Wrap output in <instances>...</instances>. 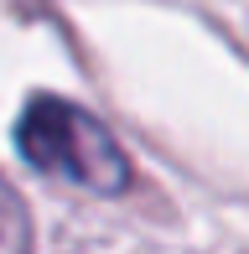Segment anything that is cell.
<instances>
[{
	"label": "cell",
	"instance_id": "obj_1",
	"mask_svg": "<svg viewBox=\"0 0 249 254\" xmlns=\"http://www.w3.org/2000/svg\"><path fill=\"white\" fill-rule=\"evenodd\" d=\"M16 151L37 171L62 177L83 192H99V197H120L135 182V166L124 156V145L109 135V125L99 114H88L83 104L58 94L26 99V109L16 120Z\"/></svg>",
	"mask_w": 249,
	"mask_h": 254
},
{
	"label": "cell",
	"instance_id": "obj_2",
	"mask_svg": "<svg viewBox=\"0 0 249 254\" xmlns=\"http://www.w3.org/2000/svg\"><path fill=\"white\" fill-rule=\"evenodd\" d=\"M31 213L21 202V192L0 177V254H31Z\"/></svg>",
	"mask_w": 249,
	"mask_h": 254
}]
</instances>
